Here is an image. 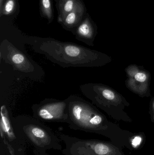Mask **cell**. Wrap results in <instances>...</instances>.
Instances as JSON below:
<instances>
[{"label":"cell","instance_id":"1","mask_svg":"<svg viewBox=\"0 0 154 155\" xmlns=\"http://www.w3.org/2000/svg\"><path fill=\"white\" fill-rule=\"evenodd\" d=\"M24 43L62 68L94 67L100 63L101 55L98 52L74 43L43 38H28Z\"/></svg>","mask_w":154,"mask_h":155},{"label":"cell","instance_id":"2","mask_svg":"<svg viewBox=\"0 0 154 155\" xmlns=\"http://www.w3.org/2000/svg\"><path fill=\"white\" fill-rule=\"evenodd\" d=\"M14 134L21 145H30L36 153L47 150H61L60 138L51 128L34 117L27 115L11 117Z\"/></svg>","mask_w":154,"mask_h":155},{"label":"cell","instance_id":"3","mask_svg":"<svg viewBox=\"0 0 154 155\" xmlns=\"http://www.w3.org/2000/svg\"><path fill=\"white\" fill-rule=\"evenodd\" d=\"M68 104L69 127L88 133H99L106 130L104 117L89 102L77 95L66 98Z\"/></svg>","mask_w":154,"mask_h":155},{"label":"cell","instance_id":"4","mask_svg":"<svg viewBox=\"0 0 154 155\" xmlns=\"http://www.w3.org/2000/svg\"><path fill=\"white\" fill-rule=\"evenodd\" d=\"M0 59L1 61L11 65L14 71L23 78L40 82L45 75L42 68L30 57L24 50L17 47L6 39L0 44Z\"/></svg>","mask_w":154,"mask_h":155},{"label":"cell","instance_id":"5","mask_svg":"<svg viewBox=\"0 0 154 155\" xmlns=\"http://www.w3.org/2000/svg\"><path fill=\"white\" fill-rule=\"evenodd\" d=\"M59 137L65 145V155H122L119 149L108 143L94 139H82L63 134Z\"/></svg>","mask_w":154,"mask_h":155},{"label":"cell","instance_id":"6","mask_svg":"<svg viewBox=\"0 0 154 155\" xmlns=\"http://www.w3.org/2000/svg\"><path fill=\"white\" fill-rule=\"evenodd\" d=\"M33 117L41 122L68 123L66 99L45 98L31 107Z\"/></svg>","mask_w":154,"mask_h":155},{"label":"cell","instance_id":"7","mask_svg":"<svg viewBox=\"0 0 154 155\" xmlns=\"http://www.w3.org/2000/svg\"><path fill=\"white\" fill-rule=\"evenodd\" d=\"M86 9L83 0H80L73 11L68 14L60 23L63 29L74 35L78 26L86 15Z\"/></svg>","mask_w":154,"mask_h":155},{"label":"cell","instance_id":"8","mask_svg":"<svg viewBox=\"0 0 154 155\" xmlns=\"http://www.w3.org/2000/svg\"><path fill=\"white\" fill-rule=\"evenodd\" d=\"M96 29L93 21L87 13L82 22L78 26L74 35L77 41L90 46H93Z\"/></svg>","mask_w":154,"mask_h":155},{"label":"cell","instance_id":"9","mask_svg":"<svg viewBox=\"0 0 154 155\" xmlns=\"http://www.w3.org/2000/svg\"><path fill=\"white\" fill-rule=\"evenodd\" d=\"M11 117L6 106L2 105L1 107V131H3L4 136H6L9 142H14V140L19 142L14 131Z\"/></svg>","mask_w":154,"mask_h":155},{"label":"cell","instance_id":"10","mask_svg":"<svg viewBox=\"0 0 154 155\" xmlns=\"http://www.w3.org/2000/svg\"><path fill=\"white\" fill-rule=\"evenodd\" d=\"M80 0H55L58 11V22L60 23L65 16L74 10Z\"/></svg>","mask_w":154,"mask_h":155},{"label":"cell","instance_id":"11","mask_svg":"<svg viewBox=\"0 0 154 155\" xmlns=\"http://www.w3.org/2000/svg\"><path fill=\"white\" fill-rule=\"evenodd\" d=\"M39 12L41 16L48 21L50 24L54 19L53 5L52 0H39Z\"/></svg>","mask_w":154,"mask_h":155},{"label":"cell","instance_id":"12","mask_svg":"<svg viewBox=\"0 0 154 155\" xmlns=\"http://www.w3.org/2000/svg\"><path fill=\"white\" fill-rule=\"evenodd\" d=\"M18 0H6L2 11H0V16H9L14 14L18 9Z\"/></svg>","mask_w":154,"mask_h":155},{"label":"cell","instance_id":"13","mask_svg":"<svg viewBox=\"0 0 154 155\" xmlns=\"http://www.w3.org/2000/svg\"><path fill=\"white\" fill-rule=\"evenodd\" d=\"M136 80L140 82H144L146 80V76L145 74L142 73H137L135 76Z\"/></svg>","mask_w":154,"mask_h":155},{"label":"cell","instance_id":"14","mask_svg":"<svg viewBox=\"0 0 154 155\" xmlns=\"http://www.w3.org/2000/svg\"><path fill=\"white\" fill-rule=\"evenodd\" d=\"M142 141V139L141 137H136L134 140H133V145L135 147H137V146L139 145Z\"/></svg>","mask_w":154,"mask_h":155},{"label":"cell","instance_id":"15","mask_svg":"<svg viewBox=\"0 0 154 155\" xmlns=\"http://www.w3.org/2000/svg\"><path fill=\"white\" fill-rule=\"evenodd\" d=\"M5 1L6 0H0V11H2Z\"/></svg>","mask_w":154,"mask_h":155},{"label":"cell","instance_id":"16","mask_svg":"<svg viewBox=\"0 0 154 155\" xmlns=\"http://www.w3.org/2000/svg\"><path fill=\"white\" fill-rule=\"evenodd\" d=\"M46 152H42V153H38V154L39 155H50L47 153Z\"/></svg>","mask_w":154,"mask_h":155},{"label":"cell","instance_id":"17","mask_svg":"<svg viewBox=\"0 0 154 155\" xmlns=\"http://www.w3.org/2000/svg\"><path fill=\"white\" fill-rule=\"evenodd\" d=\"M153 107H154V104H153Z\"/></svg>","mask_w":154,"mask_h":155}]
</instances>
